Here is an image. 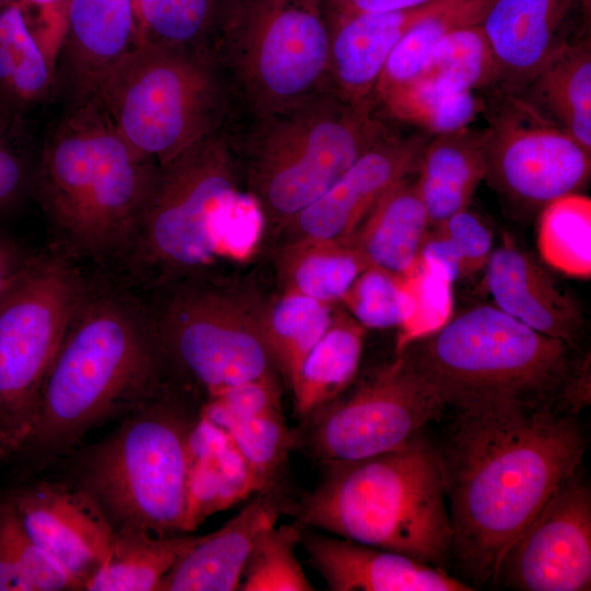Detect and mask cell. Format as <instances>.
<instances>
[{"mask_svg": "<svg viewBox=\"0 0 591 591\" xmlns=\"http://www.w3.org/2000/svg\"><path fill=\"white\" fill-rule=\"evenodd\" d=\"M439 449L452 558L464 577L484 584L551 495L578 472L587 443L575 415L501 405L455 410Z\"/></svg>", "mask_w": 591, "mask_h": 591, "instance_id": "cell-1", "label": "cell"}, {"mask_svg": "<svg viewBox=\"0 0 591 591\" xmlns=\"http://www.w3.org/2000/svg\"><path fill=\"white\" fill-rule=\"evenodd\" d=\"M169 372L153 314L125 296L84 293L20 451L44 463L66 457L92 430L169 390Z\"/></svg>", "mask_w": 591, "mask_h": 591, "instance_id": "cell-2", "label": "cell"}, {"mask_svg": "<svg viewBox=\"0 0 591 591\" xmlns=\"http://www.w3.org/2000/svg\"><path fill=\"white\" fill-rule=\"evenodd\" d=\"M158 170L121 138L94 96L65 106L45 136L32 192L77 248L91 255L127 252Z\"/></svg>", "mask_w": 591, "mask_h": 591, "instance_id": "cell-3", "label": "cell"}, {"mask_svg": "<svg viewBox=\"0 0 591 591\" xmlns=\"http://www.w3.org/2000/svg\"><path fill=\"white\" fill-rule=\"evenodd\" d=\"M324 464L298 508L302 524L447 569L452 530L439 445L421 432L398 450Z\"/></svg>", "mask_w": 591, "mask_h": 591, "instance_id": "cell-4", "label": "cell"}, {"mask_svg": "<svg viewBox=\"0 0 591 591\" xmlns=\"http://www.w3.org/2000/svg\"><path fill=\"white\" fill-rule=\"evenodd\" d=\"M445 407L553 406L564 401L583 358L577 346L534 331L496 305L450 317L401 351Z\"/></svg>", "mask_w": 591, "mask_h": 591, "instance_id": "cell-5", "label": "cell"}, {"mask_svg": "<svg viewBox=\"0 0 591 591\" xmlns=\"http://www.w3.org/2000/svg\"><path fill=\"white\" fill-rule=\"evenodd\" d=\"M198 417L169 389L67 455L65 480L90 496L114 530L186 533L189 437Z\"/></svg>", "mask_w": 591, "mask_h": 591, "instance_id": "cell-6", "label": "cell"}, {"mask_svg": "<svg viewBox=\"0 0 591 591\" xmlns=\"http://www.w3.org/2000/svg\"><path fill=\"white\" fill-rule=\"evenodd\" d=\"M386 135L372 103L331 86L264 116L236 139L246 193L270 240Z\"/></svg>", "mask_w": 591, "mask_h": 591, "instance_id": "cell-7", "label": "cell"}, {"mask_svg": "<svg viewBox=\"0 0 591 591\" xmlns=\"http://www.w3.org/2000/svg\"><path fill=\"white\" fill-rule=\"evenodd\" d=\"M95 97L121 138L163 165L225 129L234 94L210 49L139 42Z\"/></svg>", "mask_w": 591, "mask_h": 591, "instance_id": "cell-8", "label": "cell"}, {"mask_svg": "<svg viewBox=\"0 0 591 591\" xmlns=\"http://www.w3.org/2000/svg\"><path fill=\"white\" fill-rule=\"evenodd\" d=\"M253 204L236 139L223 129L159 165L130 252L164 286L208 274L232 220Z\"/></svg>", "mask_w": 591, "mask_h": 591, "instance_id": "cell-9", "label": "cell"}, {"mask_svg": "<svg viewBox=\"0 0 591 591\" xmlns=\"http://www.w3.org/2000/svg\"><path fill=\"white\" fill-rule=\"evenodd\" d=\"M324 0H225L210 45L252 118L329 88Z\"/></svg>", "mask_w": 591, "mask_h": 591, "instance_id": "cell-10", "label": "cell"}, {"mask_svg": "<svg viewBox=\"0 0 591 591\" xmlns=\"http://www.w3.org/2000/svg\"><path fill=\"white\" fill-rule=\"evenodd\" d=\"M165 287L169 292L153 318L170 370L208 398L276 374L253 312L250 280L205 274Z\"/></svg>", "mask_w": 591, "mask_h": 591, "instance_id": "cell-11", "label": "cell"}, {"mask_svg": "<svg viewBox=\"0 0 591 591\" xmlns=\"http://www.w3.org/2000/svg\"><path fill=\"white\" fill-rule=\"evenodd\" d=\"M84 296L62 256L32 257L0 298V438L20 451L33 426L40 390Z\"/></svg>", "mask_w": 591, "mask_h": 591, "instance_id": "cell-12", "label": "cell"}, {"mask_svg": "<svg viewBox=\"0 0 591 591\" xmlns=\"http://www.w3.org/2000/svg\"><path fill=\"white\" fill-rule=\"evenodd\" d=\"M445 405L403 354L309 417L310 447L324 463L398 450L438 420Z\"/></svg>", "mask_w": 591, "mask_h": 591, "instance_id": "cell-13", "label": "cell"}, {"mask_svg": "<svg viewBox=\"0 0 591 591\" xmlns=\"http://www.w3.org/2000/svg\"><path fill=\"white\" fill-rule=\"evenodd\" d=\"M505 111L487 128L486 178L508 199L543 208L578 193L591 174V151L555 123L524 106Z\"/></svg>", "mask_w": 591, "mask_h": 591, "instance_id": "cell-14", "label": "cell"}, {"mask_svg": "<svg viewBox=\"0 0 591 591\" xmlns=\"http://www.w3.org/2000/svg\"><path fill=\"white\" fill-rule=\"evenodd\" d=\"M494 581L520 591L591 589V490L578 472L508 546Z\"/></svg>", "mask_w": 591, "mask_h": 591, "instance_id": "cell-15", "label": "cell"}, {"mask_svg": "<svg viewBox=\"0 0 591 591\" xmlns=\"http://www.w3.org/2000/svg\"><path fill=\"white\" fill-rule=\"evenodd\" d=\"M427 140L386 134L287 222L271 239L273 247L313 240L349 241L378 200L416 172Z\"/></svg>", "mask_w": 591, "mask_h": 591, "instance_id": "cell-16", "label": "cell"}, {"mask_svg": "<svg viewBox=\"0 0 591 591\" xmlns=\"http://www.w3.org/2000/svg\"><path fill=\"white\" fill-rule=\"evenodd\" d=\"M26 533L81 588L103 568L115 530L84 491L66 480H38L8 497Z\"/></svg>", "mask_w": 591, "mask_h": 591, "instance_id": "cell-17", "label": "cell"}, {"mask_svg": "<svg viewBox=\"0 0 591 591\" xmlns=\"http://www.w3.org/2000/svg\"><path fill=\"white\" fill-rule=\"evenodd\" d=\"M137 44L134 0H69L56 59V100L69 106L94 97Z\"/></svg>", "mask_w": 591, "mask_h": 591, "instance_id": "cell-18", "label": "cell"}, {"mask_svg": "<svg viewBox=\"0 0 591 591\" xmlns=\"http://www.w3.org/2000/svg\"><path fill=\"white\" fill-rule=\"evenodd\" d=\"M19 0L0 8V116L30 124L33 113L56 100V59L63 19Z\"/></svg>", "mask_w": 591, "mask_h": 591, "instance_id": "cell-19", "label": "cell"}, {"mask_svg": "<svg viewBox=\"0 0 591 591\" xmlns=\"http://www.w3.org/2000/svg\"><path fill=\"white\" fill-rule=\"evenodd\" d=\"M301 536L310 563L331 591H471L444 569L336 535Z\"/></svg>", "mask_w": 591, "mask_h": 591, "instance_id": "cell-20", "label": "cell"}, {"mask_svg": "<svg viewBox=\"0 0 591 591\" xmlns=\"http://www.w3.org/2000/svg\"><path fill=\"white\" fill-rule=\"evenodd\" d=\"M485 269L486 288L498 309L538 333L578 345L584 331L579 304L528 252L506 237Z\"/></svg>", "mask_w": 591, "mask_h": 591, "instance_id": "cell-21", "label": "cell"}, {"mask_svg": "<svg viewBox=\"0 0 591 591\" xmlns=\"http://www.w3.org/2000/svg\"><path fill=\"white\" fill-rule=\"evenodd\" d=\"M441 0L379 13L329 14V85L343 97L371 103L386 60L403 37Z\"/></svg>", "mask_w": 591, "mask_h": 591, "instance_id": "cell-22", "label": "cell"}, {"mask_svg": "<svg viewBox=\"0 0 591 591\" xmlns=\"http://www.w3.org/2000/svg\"><path fill=\"white\" fill-rule=\"evenodd\" d=\"M571 0H494L482 23L493 49L498 80L517 89L575 42L565 22Z\"/></svg>", "mask_w": 591, "mask_h": 591, "instance_id": "cell-23", "label": "cell"}, {"mask_svg": "<svg viewBox=\"0 0 591 591\" xmlns=\"http://www.w3.org/2000/svg\"><path fill=\"white\" fill-rule=\"evenodd\" d=\"M279 506L266 494L215 532L201 535L165 576L160 591H234L259 534L277 523Z\"/></svg>", "mask_w": 591, "mask_h": 591, "instance_id": "cell-24", "label": "cell"}, {"mask_svg": "<svg viewBox=\"0 0 591 591\" xmlns=\"http://www.w3.org/2000/svg\"><path fill=\"white\" fill-rule=\"evenodd\" d=\"M429 230V217L416 179L408 175L378 200L349 242L369 266L408 279L419 268Z\"/></svg>", "mask_w": 591, "mask_h": 591, "instance_id": "cell-25", "label": "cell"}, {"mask_svg": "<svg viewBox=\"0 0 591 591\" xmlns=\"http://www.w3.org/2000/svg\"><path fill=\"white\" fill-rule=\"evenodd\" d=\"M186 533L206 518L265 490L222 428L199 413L189 437Z\"/></svg>", "mask_w": 591, "mask_h": 591, "instance_id": "cell-26", "label": "cell"}, {"mask_svg": "<svg viewBox=\"0 0 591 591\" xmlns=\"http://www.w3.org/2000/svg\"><path fill=\"white\" fill-rule=\"evenodd\" d=\"M415 177L434 228L467 208L487 174V128L437 135L425 143Z\"/></svg>", "mask_w": 591, "mask_h": 591, "instance_id": "cell-27", "label": "cell"}, {"mask_svg": "<svg viewBox=\"0 0 591 591\" xmlns=\"http://www.w3.org/2000/svg\"><path fill=\"white\" fill-rule=\"evenodd\" d=\"M250 293L258 331L290 389L305 356L328 328L337 304L279 287L270 292L252 281Z\"/></svg>", "mask_w": 591, "mask_h": 591, "instance_id": "cell-28", "label": "cell"}, {"mask_svg": "<svg viewBox=\"0 0 591 591\" xmlns=\"http://www.w3.org/2000/svg\"><path fill=\"white\" fill-rule=\"evenodd\" d=\"M366 331L344 308L336 305L328 328L305 356L290 387L300 416L309 417L354 383Z\"/></svg>", "mask_w": 591, "mask_h": 591, "instance_id": "cell-29", "label": "cell"}, {"mask_svg": "<svg viewBox=\"0 0 591 591\" xmlns=\"http://www.w3.org/2000/svg\"><path fill=\"white\" fill-rule=\"evenodd\" d=\"M278 287L339 304L369 267L349 241H302L273 247Z\"/></svg>", "mask_w": 591, "mask_h": 591, "instance_id": "cell-30", "label": "cell"}, {"mask_svg": "<svg viewBox=\"0 0 591 591\" xmlns=\"http://www.w3.org/2000/svg\"><path fill=\"white\" fill-rule=\"evenodd\" d=\"M201 535H154L115 530L107 561L85 584L86 591H160L165 576Z\"/></svg>", "mask_w": 591, "mask_h": 591, "instance_id": "cell-31", "label": "cell"}, {"mask_svg": "<svg viewBox=\"0 0 591 591\" xmlns=\"http://www.w3.org/2000/svg\"><path fill=\"white\" fill-rule=\"evenodd\" d=\"M531 84L554 123L591 151V49L575 42L554 57Z\"/></svg>", "mask_w": 591, "mask_h": 591, "instance_id": "cell-32", "label": "cell"}, {"mask_svg": "<svg viewBox=\"0 0 591 591\" xmlns=\"http://www.w3.org/2000/svg\"><path fill=\"white\" fill-rule=\"evenodd\" d=\"M494 0H441L437 9L416 24L386 60L374 90L380 99L390 90L415 79L433 47L448 34L482 24Z\"/></svg>", "mask_w": 591, "mask_h": 591, "instance_id": "cell-33", "label": "cell"}, {"mask_svg": "<svg viewBox=\"0 0 591 591\" xmlns=\"http://www.w3.org/2000/svg\"><path fill=\"white\" fill-rule=\"evenodd\" d=\"M537 247L551 267L590 278L591 199L572 193L545 205L537 222Z\"/></svg>", "mask_w": 591, "mask_h": 591, "instance_id": "cell-34", "label": "cell"}, {"mask_svg": "<svg viewBox=\"0 0 591 591\" xmlns=\"http://www.w3.org/2000/svg\"><path fill=\"white\" fill-rule=\"evenodd\" d=\"M379 100L393 118L436 136L466 128L482 111L473 92L453 91L422 79L401 84Z\"/></svg>", "mask_w": 591, "mask_h": 591, "instance_id": "cell-35", "label": "cell"}, {"mask_svg": "<svg viewBox=\"0 0 591 591\" xmlns=\"http://www.w3.org/2000/svg\"><path fill=\"white\" fill-rule=\"evenodd\" d=\"M415 79L462 92L498 81L497 62L482 24L456 30L439 40Z\"/></svg>", "mask_w": 591, "mask_h": 591, "instance_id": "cell-36", "label": "cell"}, {"mask_svg": "<svg viewBox=\"0 0 591 591\" xmlns=\"http://www.w3.org/2000/svg\"><path fill=\"white\" fill-rule=\"evenodd\" d=\"M225 0H138V43L208 48Z\"/></svg>", "mask_w": 591, "mask_h": 591, "instance_id": "cell-37", "label": "cell"}, {"mask_svg": "<svg viewBox=\"0 0 591 591\" xmlns=\"http://www.w3.org/2000/svg\"><path fill=\"white\" fill-rule=\"evenodd\" d=\"M301 536V529L296 524H275L263 531L248 555L239 590H315L294 553Z\"/></svg>", "mask_w": 591, "mask_h": 591, "instance_id": "cell-38", "label": "cell"}, {"mask_svg": "<svg viewBox=\"0 0 591 591\" xmlns=\"http://www.w3.org/2000/svg\"><path fill=\"white\" fill-rule=\"evenodd\" d=\"M340 303L366 329L401 328L415 311L410 277L402 279L373 266L356 278Z\"/></svg>", "mask_w": 591, "mask_h": 591, "instance_id": "cell-39", "label": "cell"}, {"mask_svg": "<svg viewBox=\"0 0 591 591\" xmlns=\"http://www.w3.org/2000/svg\"><path fill=\"white\" fill-rule=\"evenodd\" d=\"M234 445L268 489L294 444L281 409L236 422L227 430Z\"/></svg>", "mask_w": 591, "mask_h": 591, "instance_id": "cell-40", "label": "cell"}, {"mask_svg": "<svg viewBox=\"0 0 591 591\" xmlns=\"http://www.w3.org/2000/svg\"><path fill=\"white\" fill-rule=\"evenodd\" d=\"M0 532L12 555L24 591L81 590L26 533L7 498L0 499Z\"/></svg>", "mask_w": 591, "mask_h": 591, "instance_id": "cell-41", "label": "cell"}, {"mask_svg": "<svg viewBox=\"0 0 591 591\" xmlns=\"http://www.w3.org/2000/svg\"><path fill=\"white\" fill-rule=\"evenodd\" d=\"M31 138L30 124L0 116V216L32 192L36 161Z\"/></svg>", "mask_w": 591, "mask_h": 591, "instance_id": "cell-42", "label": "cell"}, {"mask_svg": "<svg viewBox=\"0 0 591 591\" xmlns=\"http://www.w3.org/2000/svg\"><path fill=\"white\" fill-rule=\"evenodd\" d=\"M276 409H281V405L280 389L274 374L232 386L209 397L199 413L227 430L236 422Z\"/></svg>", "mask_w": 591, "mask_h": 591, "instance_id": "cell-43", "label": "cell"}, {"mask_svg": "<svg viewBox=\"0 0 591 591\" xmlns=\"http://www.w3.org/2000/svg\"><path fill=\"white\" fill-rule=\"evenodd\" d=\"M410 283L415 311L409 321L398 328L396 352L410 341L437 331L451 317L452 283L421 264L410 277Z\"/></svg>", "mask_w": 591, "mask_h": 591, "instance_id": "cell-44", "label": "cell"}, {"mask_svg": "<svg viewBox=\"0 0 591 591\" xmlns=\"http://www.w3.org/2000/svg\"><path fill=\"white\" fill-rule=\"evenodd\" d=\"M434 228L457 250L467 275L485 268L493 252V234L478 216L465 208Z\"/></svg>", "mask_w": 591, "mask_h": 591, "instance_id": "cell-45", "label": "cell"}, {"mask_svg": "<svg viewBox=\"0 0 591 591\" xmlns=\"http://www.w3.org/2000/svg\"><path fill=\"white\" fill-rule=\"evenodd\" d=\"M420 264L450 283L467 275L462 256L437 228H431L426 236L420 252Z\"/></svg>", "mask_w": 591, "mask_h": 591, "instance_id": "cell-46", "label": "cell"}, {"mask_svg": "<svg viewBox=\"0 0 591 591\" xmlns=\"http://www.w3.org/2000/svg\"><path fill=\"white\" fill-rule=\"evenodd\" d=\"M32 257L19 243L0 234V298L21 275Z\"/></svg>", "mask_w": 591, "mask_h": 591, "instance_id": "cell-47", "label": "cell"}, {"mask_svg": "<svg viewBox=\"0 0 591 591\" xmlns=\"http://www.w3.org/2000/svg\"><path fill=\"white\" fill-rule=\"evenodd\" d=\"M336 13H379L406 10L430 0H324Z\"/></svg>", "mask_w": 591, "mask_h": 591, "instance_id": "cell-48", "label": "cell"}, {"mask_svg": "<svg viewBox=\"0 0 591 591\" xmlns=\"http://www.w3.org/2000/svg\"><path fill=\"white\" fill-rule=\"evenodd\" d=\"M0 591H24L12 555L0 532Z\"/></svg>", "mask_w": 591, "mask_h": 591, "instance_id": "cell-49", "label": "cell"}, {"mask_svg": "<svg viewBox=\"0 0 591 591\" xmlns=\"http://www.w3.org/2000/svg\"><path fill=\"white\" fill-rule=\"evenodd\" d=\"M26 1L37 9L46 10V11H54L60 14L61 16H65V11L69 2V0H26Z\"/></svg>", "mask_w": 591, "mask_h": 591, "instance_id": "cell-50", "label": "cell"}, {"mask_svg": "<svg viewBox=\"0 0 591 591\" xmlns=\"http://www.w3.org/2000/svg\"><path fill=\"white\" fill-rule=\"evenodd\" d=\"M15 1H19V0H0V8L5 7V5H8L10 3H13Z\"/></svg>", "mask_w": 591, "mask_h": 591, "instance_id": "cell-51", "label": "cell"}, {"mask_svg": "<svg viewBox=\"0 0 591 591\" xmlns=\"http://www.w3.org/2000/svg\"><path fill=\"white\" fill-rule=\"evenodd\" d=\"M8 453V451L5 450L3 443H2V440L0 438V456L2 455H5Z\"/></svg>", "mask_w": 591, "mask_h": 591, "instance_id": "cell-52", "label": "cell"}, {"mask_svg": "<svg viewBox=\"0 0 591 591\" xmlns=\"http://www.w3.org/2000/svg\"><path fill=\"white\" fill-rule=\"evenodd\" d=\"M584 5H589V0H580Z\"/></svg>", "mask_w": 591, "mask_h": 591, "instance_id": "cell-53", "label": "cell"}, {"mask_svg": "<svg viewBox=\"0 0 591 591\" xmlns=\"http://www.w3.org/2000/svg\"><path fill=\"white\" fill-rule=\"evenodd\" d=\"M134 2H135V7H136V5H137V2H138V0H134Z\"/></svg>", "mask_w": 591, "mask_h": 591, "instance_id": "cell-54", "label": "cell"}]
</instances>
